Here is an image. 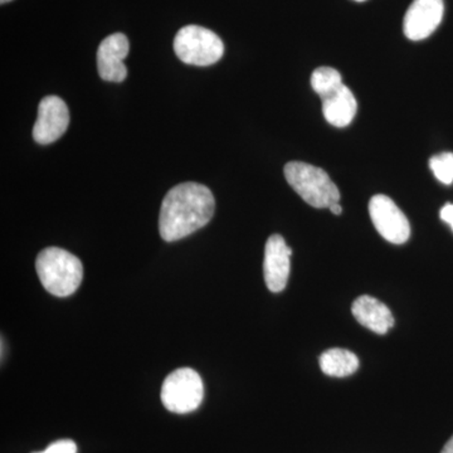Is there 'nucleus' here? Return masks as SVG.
I'll list each match as a JSON object with an SVG mask.
<instances>
[{"instance_id": "obj_2", "label": "nucleus", "mask_w": 453, "mask_h": 453, "mask_svg": "<svg viewBox=\"0 0 453 453\" xmlns=\"http://www.w3.org/2000/svg\"><path fill=\"white\" fill-rule=\"evenodd\" d=\"M35 270L43 288L57 297L73 295L83 279L80 258L58 247L43 250L35 259Z\"/></svg>"}, {"instance_id": "obj_9", "label": "nucleus", "mask_w": 453, "mask_h": 453, "mask_svg": "<svg viewBox=\"0 0 453 453\" xmlns=\"http://www.w3.org/2000/svg\"><path fill=\"white\" fill-rule=\"evenodd\" d=\"M292 250L282 235L273 234L265 247L264 275L268 290L281 292L290 277Z\"/></svg>"}, {"instance_id": "obj_15", "label": "nucleus", "mask_w": 453, "mask_h": 453, "mask_svg": "<svg viewBox=\"0 0 453 453\" xmlns=\"http://www.w3.org/2000/svg\"><path fill=\"white\" fill-rule=\"evenodd\" d=\"M429 168L437 180L445 186H451L453 183V153L434 155L429 159Z\"/></svg>"}, {"instance_id": "obj_13", "label": "nucleus", "mask_w": 453, "mask_h": 453, "mask_svg": "<svg viewBox=\"0 0 453 453\" xmlns=\"http://www.w3.org/2000/svg\"><path fill=\"white\" fill-rule=\"evenodd\" d=\"M320 368L329 377L345 378L357 371L359 359L345 349H330L321 354Z\"/></svg>"}, {"instance_id": "obj_19", "label": "nucleus", "mask_w": 453, "mask_h": 453, "mask_svg": "<svg viewBox=\"0 0 453 453\" xmlns=\"http://www.w3.org/2000/svg\"><path fill=\"white\" fill-rule=\"evenodd\" d=\"M441 453H453V436L451 440L446 443V446L443 447L442 452Z\"/></svg>"}, {"instance_id": "obj_4", "label": "nucleus", "mask_w": 453, "mask_h": 453, "mask_svg": "<svg viewBox=\"0 0 453 453\" xmlns=\"http://www.w3.org/2000/svg\"><path fill=\"white\" fill-rule=\"evenodd\" d=\"M174 52L184 64L207 67L222 58L225 44L210 29L187 26L175 35Z\"/></svg>"}, {"instance_id": "obj_20", "label": "nucleus", "mask_w": 453, "mask_h": 453, "mask_svg": "<svg viewBox=\"0 0 453 453\" xmlns=\"http://www.w3.org/2000/svg\"><path fill=\"white\" fill-rule=\"evenodd\" d=\"M9 2H12V0H0V3H2V4H5V3Z\"/></svg>"}, {"instance_id": "obj_21", "label": "nucleus", "mask_w": 453, "mask_h": 453, "mask_svg": "<svg viewBox=\"0 0 453 453\" xmlns=\"http://www.w3.org/2000/svg\"><path fill=\"white\" fill-rule=\"evenodd\" d=\"M356 2H365V0H356Z\"/></svg>"}, {"instance_id": "obj_18", "label": "nucleus", "mask_w": 453, "mask_h": 453, "mask_svg": "<svg viewBox=\"0 0 453 453\" xmlns=\"http://www.w3.org/2000/svg\"><path fill=\"white\" fill-rule=\"evenodd\" d=\"M330 211H332L333 214H335V216H340V214L342 213V205L339 204V203H334L332 207L329 208Z\"/></svg>"}, {"instance_id": "obj_1", "label": "nucleus", "mask_w": 453, "mask_h": 453, "mask_svg": "<svg viewBox=\"0 0 453 453\" xmlns=\"http://www.w3.org/2000/svg\"><path fill=\"white\" fill-rule=\"evenodd\" d=\"M216 211L210 189L195 181L179 184L165 196L160 208L159 232L164 241L174 242L207 226Z\"/></svg>"}, {"instance_id": "obj_8", "label": "nucleus", "mask_w": 453, "mask_h": 453, "mask_svg": "<svg viewBox=\"0 0 453 453\" xmlns=\"http://www.w3.org/2000/svg\"><path fill=\"white\" fill-rule=\"evenodd\" d=\"M443 0H413L403 20L405 37L411 41L428 38L442 22Z\"/></svg>"}, {"instance_id": "obj_17", "label": "nucleus", "mask_w": 453, "mask_h": 453, "mask_svg": "<svg viewBox=\"0 0 453 453\" xmlns=\"http://www.w3.org/2000/svg\"><path fill=\"white\" fill-rule=\"evenodd\" d=\"M440 217L443 222L451 226L453 231V204H451V203H449V204H446L445 207L441 210Z\"/></svg>"}, {"instance_id": "obj_16", "label": "nucleus", "mask_w": 453, "mask_h": 453, "mask_svg": "<svg viewBox=\"0 0 453 453\" xmlns=\"http://www.w3.org/2000/svg\"><path fill=\"white\" fill-rule=\"evenodd\" d=\"M33 453H77V445L73 440H59L50 443L43 451Z\"/></svg>"}, {"instance_id": "obj_6", "label": "nucleus", "mask_w": 453, "mask_h": 453, "mask_svg": "<svg viewBox=\"0 0 453 453\" xmlns=\"http://www.w3.org/2000/svg\"><path fill=\"white\" fill-rule=\"evenodd\" d=\"M369 214L372 225L384 240L393 244H403L410 240V220L389 196H372L369 202Z\"/></svg>"}, {"instance_id": "obj_14", "label": "nucleus", "mask_w": 453, "mask_h": 453, "mask_svg": "<svg viewBox=\"0 0 453 453\" xmlns=\"http://www.w3.org/2000/svg\"><path fill=\"white\" fill-rule=\"evenodd\" d=\"M342 85V74L335 68L319 67L311 74V88L321 98L329 96Z\"/></svg>"}, {"instance_id": "obj_11", "label": "nucleus", "mask_w": 453, "mask_h": 453, "mask_svg": "<svg viewBox=\"0 0 453 453\" xmlns=\"http://www.w3.org/2000/svg\"><path fill=\"white\" fill-rule=\"evenodd\" d=\"M351 311L357 323L380 335L388 333L395 326V318L388 306L368 295L357 297Z\"/></svg>"}, {"instance_id": "obj_3", "label": "nucleus", "mask_w": 453, "mask_h": 453, "mask_svg": "<svg viewBox=\"0 0 453 453\" xmlns=\"http://www.w3.org/2000/svg\"><path fill=\"white\" fill-rule=\"evenodd\" d=\"M285 178L292 189L314 208H330L339 203V188L326 172L318 166L303 162L286 164Z\"/></svg>"}, {"instance_id": "obj_10", "label": "nucleus", "mask_w": 453, "mask_h": 453, "mask_svg": "<svg viewBox=\"0 0 453 453\" xmlns=\"http://www.w3.org/2000/svg\"><path fill=\"white\" fill-rule=\"evenodd\" d=\"M129 41L122 33H115L101 42L97 50V70L101 79L122 82L127 76L124 59L129 55Z\"/></svg>"}, {"instance_id": "obj_5", "label": "nucleus", "mask_w": 453, "mask_h": 453, "mask_svg": "<svg viewBox=\"0 0 453 453\" xmlns=\"http://www.w3.org/2000/svg\"><path fill=\"white\" fill-rule=\"evenodd\" d=\"M160 396L170 412L186 414L198 410L204 396L201 375L190 368L170 372L164 380Z\"/></svg>"}, {"instance_id": "obj_7", "label": "nucleus", "mask_w": 453, "mask_h": 453, "mask_svg": "<svg viewBox=\"0 0 453 453\" xmlns=\"http://www.w3.org/2000/svg\"><path fill=\"white\" fill-rule=\"evenodd\" d=\"M70 124V112L62 98L47 96L38 106V116L33 127V138L41 145H49L61 138Z\"/></svg>"}, {"instance_id": "obj_12", "label": "nucleus", "mask_w": 453, "mask_h": 453, "mask_svg": "<svg viewBox=\"0 0 453 453\" xmlns=\"http://www.w3.org/2000/svg\"><path fill=\"white\" fill-rule=\"evenodd\" d=\"M323 100V113L325 120L335 127H347L356 118L357 111V98L353 92L342 85L329 96Z\"/></svg>"}]
</instances>
